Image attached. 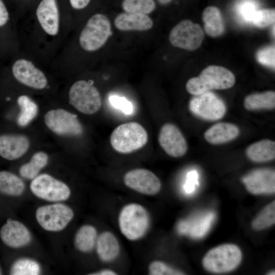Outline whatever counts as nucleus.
Listing matches in <instances>:
<instances>
[{
    "mask_svg": "<svg viewBox=\"0 0 275 275\" xmlns=\"http://www.w3.org/2000/svg\"><path fill=\"white\" fill-rule=\"evenodd\" d=\"M235 83V76L230 70L211 65L205 68L199 76L190 78L186 84V89L189 93L197 95L213 89H229Z\"/></svg>",
    "mask_w": 275,
    "mask_h": 275,
    "instance_id": "1",
    "label": "nucleus"
},
{
    "mask_svg": "<svg viewBox=\"0 0 275 275\" xmlns=\"http://www.w3.org/2000/svg\"><path fill=\"white\" fill-rule=\"evenodd\" d=\"M121 233L130 241L138 240L146 233L150 226L147 209L138 203H129L121 210L118 216Z\"/></svg>",
    "mask_w": 275,
    "mask_h": 275,
    "instance_id": "2",
    "label": "nucleus"
},
{
    "mask_svg": "<svg viewBox=\"0 0 275 275\" xmlns=\"http://www.w3.org/2000/svg\"><path fill=\"white\" fill-rule=\"evenodd\" d=\"M241 260L240 248L234 244L226 243L210 250L204 256L202 265L209 272L225 273L236 268Z\"/></svg>",
    "mask_w": 275,
    "mask_h": 275,
    "instance_id": "3",
    "label": "nucleus"
},
{
    "mask_svg": "<svg viewBox=\"0 0 275 275\" xmlns=\"http://www.w3.org/2000/svg\"><path fill=\"white\" fill-rule=\"evenodd\" d=\"M145 129L136 122H128L118 126L112 132L110 143L115 150L128 153L144 147L148 141Z\"/></svg>",
    "mask_w": 275,
    "mask_h": 275,
    "instance_id": "4",
    "label": "nucleus"
},
{
    "mask_svg": "<svg viewBox=\"0 0 275 275\" xmlns=\"http://www.w3.org/2000/svg\"><path fill=\"white\" fill-rule=\"evenodd\" d=\"M111 34L108 18L103 14H95L82 30L79 37V44L86 51H96L104 45Z\"/></svg>",
    "mask_w": 275,
    "mask_h": 275,
    "instance_id": "5",
    "label": "nucleus"
},
{
    "mask_svg": "<svg viewBox=\"0 0 275 275\" xmlns=\"http://www.w3.org/2000/svg\"><path fill=\"white\" fill-rule=\"evenodd\" d=\"M69 101L77 111L87 115L96 113L101 106L99 91L92 84L84 80H78L71 87Z\"/></svg>",
    "mask_w": 275,
    "mask_h": 275,
    "instance_id": "6",
    "label": "nucleus"
},
{
    "mask_svg": "<svg viewBox=\"0 0 275 275\" xmlns=\"http://www.w3.org/2000/svg\"><path fill=\"white\" fill-rule=\"evenodd\" d=\"M73 210L68 206L56 203L37 208L36 218L41 227L51 232L63 230L72 219Z\"/></svg>",
    "mask_w": 275,
    "mask_h": 275,
    "instance_id": "7",
    "label": "nucleus"
},
{
    "mask_svg": "<svg viewBox=\"0 0 275 275\" xmlns=\"http://www.w3.org/2000/svg\"><path fill=\"white\" fill-rule=\"evenodd\" d=\"M30 189L36 197L51 202L65 201L71 194L70 188L65 183L47 174L39 175L33 179Z\"/></svg>",
    "mask_w": 275,
    "mask_h": 275,
    "instance_id": "8",
    "label": "nucleus"
},
{
    "mask_svg": "<svg viewBox=\"0 0 275 275\" xmlns=\"http://www.w3.org/2000/svg\"><path fill=\"white\" fill-rule=\"evenodd\" d=\"M202 29L189 20H183L171 31L169 41L176 47L193 50L198 48L204 39Z\"/></svg>",
    "mask_w": 275,
    "mask_h": 275,
    "instance_id": "9",
    "label": "nucleus"
},
{
    "mask_svg": "<svg viewBox=\"0 0 275 275\" xmlns=\"http://www.w3.org/2000/svg\"><path fill=\"white\" fill-rule=\"evenodd\" d=\"M46 126L60 135L78 136L83 129L76 115L64 109H51L44 117Z\"/></svg>",
    "mask_w": 275,
    "mask_h": 275,
    "instance_id": "10",
    "label": "nucleus"
},
{
    "mask_svg": "<svg viewBox=\"0 0 275 275\" xmlns=\"http://www.w3.org/2000/svg\"><path fill=\"white\" fill-rule=\"evenodd\" d=\"M189 106L193 114L207 120L221 119L226 111V105L223 100L209 91L197 95L192 98Z\"/></svg>",
    "mask_w": 275,
    "mask_h": 275,
    "instance_id": "11",
    "label": "nucleus"
},
{
    "mask_svg": "<svg viewBox=\"0 0 275 275\" xmlns=\"http://www.w3.org/2000/svg\"><path fill=\"white\" fill-rule=\"evenodd\" d=\"M124 183L128 188L140 194L154 196L161 189V183L157 176L145 169H135L124 176Z\"/></svg>",
    "mask_w": 275,
    "mask_h": 275,
    "instance_id": "12",
    "label": "nucleus"
},
{
    "mask_svg": "<svg viewBox=\"0 0 275 275\" xmlns=\"http://www.w3.org/2000/svg\"><path fill=\"white\" fill-rule=\"evenodd\" d=\"M12 71L14 77L27 87L41 90L47 85V79L44 73L29 60H17L13 64Z\"/></svg>",
    "mask_w": 275,
    "mask_h": 275,
    "instance_id": "13",
    "label": "nucleus"
},
{
    "mask_svg": "<svg viewBox=\"0 0 275 275\" xmlns=\"http://www.w3.org/2000/svg\"><path fill=\"white\" fill-rule=\"evenodd\" d=\"M158 141L161 147L171 156L181 157L187 152V145L184 136L173 124L166 123L161 127Z\"/></svg>",
    "mask_w": 275,
    "mask_h": 275,
    "instance_id": "14",
    "label": "nucleus"
},
{
    "mask_svg": "<svg viewBox=\"0 0 275 275\" xmlns=\"http://www.w3.org/2000/svg\"><path fill=\"white\" fill-rule=\"evenodd\" d=\"M247 190L252 194H273L275 192V172L270 169H259L242 179Z\"/></svg>",
    "mask_w": 275,
    "mask_h": 275,
    "instance_id": "15",
    "label": "nucleus"
},
{
    "mask_svg": "<svg viewBox=\"0 0 275 275\" xmlns=\"http://www.w3.org/2000/svg\"><path fill=\"white\" fill-rule=\"evenodd\" d=\"M3 242L12 248H19L28 244L31 235L28 229L21 223L8 219L0 230Z\"/></svg>",
    "mask_w": 275,
    "mask_h": 275,
    "instance_id": "16",
    "label": "nucleus"
},
{
    "mask_svg": "<svg viewBox=\"0 0 275 275\" xmlns=\"http://www.w3.org/2000/svg\"><path fill=\"white\" fill-rule=\"evenodd\" d=\"M36 15L44 31L50 36H56L60 25L59 11L56 0H42L38 5Z\"/></svg>",
    "mask_w": 275,
    "mask_h": 275,
    "instance_id": "17",
    "label": "nucleus"
},
{
    "mask_svg": "<svg viewBox=\"0 0 275 275\" xmlns=\"http://www.w3.org/2000/svg\"><path fill=\"white\" fill-rule=\"evenodd\" d=\"M30 146L28 138L22 134H3L0 136V155L13 160L23 155Z\"/></svg>",
    "mask_w": 275,
    "mask_h": 275,
    "instance_id": "18",
    "label": "nucleus"
},
{
    "mask_svg": "<svg viewBox=\"0 0 275 275\" xmlns=\"http://www.w3.org/2000/svg\"><path fill=\"white\" fill-rule=\"evenodd\" d=\"M114 24L117 29L121 31H144L151 29L153 22L147 14L124 12L116 17Z\"/></svg>",
    "mask_w": 275,
    "mask_h": 275,
    "instance_id": "19",
    "label": "nucleus"
},
{
    "mask_svg": "<svg viewBox=\"0 0 275 275\" xmlns=\"http://www.w3.org/2000/svg\"><path fill=\"white\" fill-rule=\"evenodd\" d=\"M239 130L235 125L228 123H216L204 133L206 141L213 145L222 144L230 142L237 137Z\"/></svg>",
    "mask_w": 275,
    "mask_h": 275,
    "instance_id": "20",
    "label": "nucleus"
},
{
    "mask_svg": "<svg viewBox=\"0 0 275 275\" xmlns=\"http://www.w3.org/2000/svg\"><path fill=\"white\" fill-rule=\"evenodd\" d=\"M96 248L99 258L105 262L115 260L120 252V246L117 238L109 231H104L97 237Z\"/></svg>",
    "mask_w": 275,
    "mask_h": 275,
    "instance_id": "21",
    "label": "nucleus"
},
{
    "mask_svg": "<svg viewBox=\"0 0 275 275\" xmlns=\"http://www.w3.org/2000/svg\"><path fill=\"white\" fill-rule=\"evenodd\" d=\"M246 154L251 160L256 162L273 160L275 157V142L265 139L254 143L248 147Z\"/></svg>",
    "mask_w": 275,
    "mask_h": 275,
    "instance_id": "22",
    "label": "nucleus"
},
{
    "mask_svg": "<svg viewBox=\"0 0 275 275\" xmlns=\"http://www.w3.org/2000/svg\"><path fill=\"white\" fill-rule=\"evenodd\" d=\"M97 237V230L94 227L89 225H84L75 235V247L81 252L89 253L95 246Z\"/></svg>",
    "mask_w": 275,
    "mask_h": 275,
    "instance_id": "23",
    "label": "nucleus"
},
{
    "mask_svg": "<svg viewBox=\"0 0 275 275\" xmlns=\"http://www.w3.org/2000/svg\"><path fill=\"white\" fill-rule=\"evenodd\" d=\"M206 33L212 37L221 35L224 26L221 12L218 8L209 6L205 8L202 15Z\"/></svg>",
    "mask_w": 275,
    "mask_h": 275,
    "instance_id": "24",
    "label": "nucleus"
},
{
    "mask_svg": "<svg viewBox=\"0 0 275 275\" xmlns=\"http://www.w3.org/2000/svg\"><path fill=\"white\" fill-rule=\"evenodd\" d=\"M244 106L250 111L273 108L275 106V93L269 91L250 94L245 98Z\"/></svg>",
    "mask_w": 275,
    "mask_h": 275,
    "instance_id": "25",
    "label": "nucleus"
},
{
    "mask_svg": "<svg viewBox=\"0 0 275 275\" xmlns=\"http://www.w3.org/2000/svg\"><path fill=\"white\" fill-rule=\"evenodd\" d=\"M23 181L17 175L6 171H0V192L8 196H19L24 189Z\"/></svg>",
    "mask_w": 275,
    "mask_h": 275,
    "instance_id": "26",
    "label": "nucleus"
},
{
    "mask_svg": "<svg viewBox=\"0 0 275 275\" xmlns=\"http://www.w3.org/2000/svg\"><path fill=\"white\" fill-rule=\"evenodd\" d=\"M48 157L43 152H38L32 157L29 162L22 165L19 169L20 175L28 179H33L47 164Z\"/></svg>",
    "mask_w": 275,
    "mask_h": 275,
    "instance_id": "27",
    "label": "nucleus"
},
{
    "mask_svg": "<svg viewBox=\"0 0 275 275\" xmlns=\"http://www.w3.org/2000/svg\"><path fill=\"white\" fill-rule=\"evenodd\" d=\"M20 113L17 118V123L20 126H25L32 121L38 113L37 104L27 95H21L17 99Z\"/></svg>",
    "mask_w": 275,
    "mask_h": 275,
    "instance_id": "28",
    "label": "nucleus"
},
{
    "mask_svg": "<svg viewBox=\"0 0 275 275\" xmlns=\"http://www.w3.org/2000/svg\"><path fill=\"white\" fill-rule=\"evenodd\" d=\"M275 223V201L267 204L252 221V228L256 231L266 229Z\"/></svg>",
    "mask_w": 275,
    "mask_h": 275,
    "instance_id": "29",
    "label": "nucleus"
},
{
    "mask_svg": "<svg viewBox=\"0 0 275 275\" xmlns=\"http://www.w3.org/2000/svg\"><path fill=\"white\" fill-rule=\"evenodd\" d=\"M39 263L31 259L20 258L12 264L10 274L12 275H37L40 272Z\"/></svg>",
    "mask_w": 275,
    "mask_h": 275,
    "instance_id": "30",
    "label": "nucleus"
},
{
    "mask_svg": "<svg viewBox=\"0 0 275 275\" xmlns=\"http://www.w3.org/2000/svg\"><path fill=\"white\" fill-rule=\"evenodd\" d=\"M121 7L125 12L149 14L156 8L154 0H122Z\"/></svg>",
    "mask_w": 275,
    "mask_h": 275,
    "instance_id": "31",
    "label": "nucleus"
},
{
    "mask_svg": "<svg viewBox=\"0 0 275 275\" xmlns=\"http://www.w3.org/2000/svg\"><path fill=\"white\" fill-rule=\"evenodd\" d=\"M275 10L274 9L259 10L255 13L252 23L259 28H265L274 22Z\"/></svg>",
    "mask_w": 275,
    "mask_h": 275,
    "instance_id": "32",
    "label": "nucleus"
},
{
    "mask_svg": "<svg viewBox=\"0 0 275 275\" xmlns=\"http://www.w3.org/2000/svg\"><path fill=\"white\" fill-rule=\"evenodd\" d=\"M149 273L151 275H181L185 273L175 269L160 261H153L149 265Z\"/></svg>",
    "mask_w": 275,
    "mask_h": 275,
    "instance_id": "33",
    "label": "nucleus"
},
{
    "mask_svg": "<svg viewBox=\"0 0 275 275\" xmlns=\"http://www.w3.org/2000/svg\"><path fill=\"white\" fill-rule=\"evenodd\" d=\"M258 61L265 66L274 67L275 65V48L268 46L260 49L256 55Z\"/></svg>",
    "mask_w": 275,
    "mask_h": 275,
    "instance_id": "34",
    "label": "nucleus"
},
{
    "mask_svg": "<svg viewBox=\"0 0 275 275\" xmlns=\"http://www.w3.org/2000/svg\"><path fill=\"white\" fill-rule=\"evenodd\" d=\"M108 99L114 107L121 110L124 114L130 115L133 113V106L132 103L125 97L112 95Z\"/></svg>",
    "mask_w": 275,
    "mask_h": 275,
    "instance_id": "35",
    "label": "nucleus"
},
{
    "mask_svg": "<svg viewBox=\"0 0 275 275\" xmlns=\"http://www.w3.org/2000/svg\"><path fill=\"white\" fill-rule=\"evenodd\" d=\"M257 7L251 2H245L238 7V13L241 19L245 22H252L253 17L256 12Z\"/></svg>",
    "mask_w": 275,
    "mask_h": 275,
    "instance_id": "36",
    "label": "nucleus"
},
{
    "mask_svg": "<svg viewBox=\"0 0 275 275\" xmlns=\"http://www.w3.org/2000/svg\"><path fill=\"white\" fill-rule=\"evenodd\" d=\"M9 18V13L2 0H0V27L5 25Z\"/></svg>",
    "mask_w": 275,
    "mask_h": 275,
    "instance_id": "37",
    "label": "nucleus"
},
{
    "mask_svg": "<svg viewBox=\"0 0 275 275\" xmlns=\"http://www.w3.org/2000/svg\"><path fill=\"white\" fill-rule=\"evenodd\" d=\"M71 7L76 10H80L86 8L91 0H69Z\"/></svg>",
    "mask_w": 275,
    "mask_h": 275,
    "instance_id": "38",
    "label": "nucleus"
},
{
    "mask_svg": "<svg viewBox=\"0 0 275 275\" xmlns=\"http://www.w3.org/2000/svg\"><path fill=\"white\" fill-rule=\"evenodd\" d=\"M117 272L111 269H104L97 272L91 273L92 275H116Z\"/></svg>",
    "mask_w": 275,
    "mask_h": 275,
    "instance_id": "39",
    "label": "nucleus"
},
{
    "mask_svg": "<svg viewBox=\"0 0 275 275\" xmlns=\"http://www.w3.org/2000/svg\"><path fill=\"white\" fill-rule=\"evenodd\" d=\"M161 5H166L170 3L172 0H157Z\"/></svg>",
    "mask_w": 275,
    "mask_h": 275,
    "instance_id": "40",
    "label": "nucleus"
},
{
    "mask_svg": "<svg viewBox=\"0 0 275 275\" xmlns=\"http://www.w3.org/2000/svg\"><path fill=\"white\" fill-rule=\"evenodd\" d=\"M267 274H275L274 270H272L271 271H269Z\"/></svg>",
    "mask_w": 275,
    "mask_h": 275,
    "instance_id": "41",
    "label": "nucleus"
},
{
    "mask_svg": "<svg viewBox=\"0 0 275 275\" xmlns=\"http://www.w3.org/2000/svg\"><path fill=\"white\" fill-rule=\"evenodd\" d=\"M2 274V271L0 267V275Z\"/></svg>",
    "mask_w": 275,
    "mask_h": 275,
    "instance_id": "42",
    "label": "nucleus"
}]
</instances>
